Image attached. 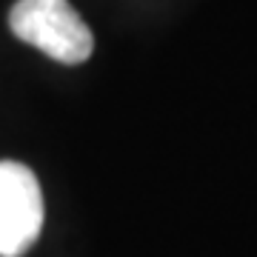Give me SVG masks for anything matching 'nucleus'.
<instances>
[{"instance_id":"nucleus-2","label":"nucleus","mask_w":257,"mask_h":257,"mask_svg":"<svg viewBox=\"0 0 257 257\" xmlns=\"http://www.w3.org/2000/svg\"><path fill=\"white\" fill-rule=\"evenodd\" d=\"M43 229V192L23 163H0V257H20Z\"/></svg>"},{"instance_id":"nucleus-1","label":"nucleus","mask_w":257,"mask_h":257,"mask_svg":"<svg viewBox=\"0 0 257 257\" xmlns=\"http://www.w3.org/2000/svg\"><path fill=\"white\" fill-rule=\"evenodd\" d=\"M12 32L57 63L77 66L94 49L92 29L69 0H18L9 12Z\"/></svg>"}]
</instances>
